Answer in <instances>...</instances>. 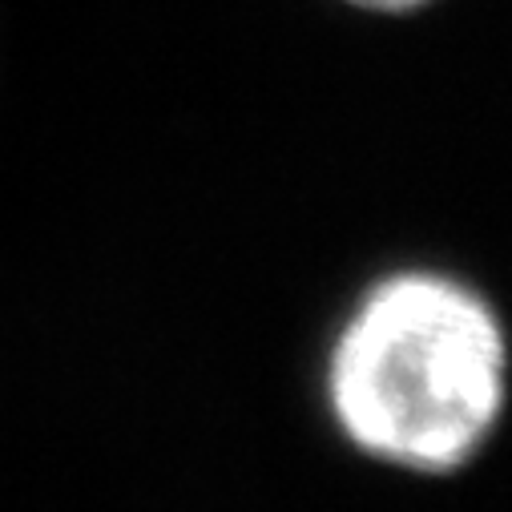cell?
Here are the masks:
<instances>
[{"mask_svg":"<svg viewBox=\"0 0 512 512\" xmlns=\"http://www.w3.org/2000/svg\"><path fill=\"white\" fill-rule=\"evenodd\" d=\"M512 351L496 307L448 271L375 279L323 359V408L363 460L448 480L468 472L508 412Z\"/></svg>","mask_w":512,"mask_h":512,"instance_id":"obj_1","label":"cell"},{"mask_svg":"<svg viewBox=\"0 0 512 512\" xmlns=\"http://www.w3.org/2000/svg\"><path fill=\"white\" fill-rule=\"evenodd\" d=\"M343 5H351L367 17H412V13L432 9L436 0H343Z\"/></svg>","mask_w":512,"mask_h":512,"instance_id":"obj_2","label":"cell"}]
</instances>
